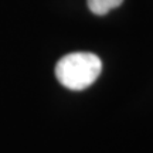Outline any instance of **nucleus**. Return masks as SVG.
I'll return each mask as SVG.
<instances>
[{
    "label": "nucleus",
    "instance_id": "nucleus-2",
    "mask_svg": "<svg viewBox=\"0 0 153 153\" xmlns=\"http://www.w3.org/2000/svg\"><path fill=\"white\" fill-rule=\"evenodd\" d=\"M122 1L123 0H87L89 10L98 16L109 13L112 9H116L118 6L122 4Z\"/></svg>",
    "mask_w": 153,
    "mask_h": 153
},
{
    "label": "nucleus",
    "instance_id": "nucleus-1",
    "mask_svg": "<svg viewBox=\"0 0 153 153\" xmlns=\"http://www.w3.org/2000/svg\"><path fill=\"white\" fill-rule=\"evenodd\" d=\"M102 71V61L94 53H71L55 65V76L62 87L82 91L91 87Z\"/></svg>",
    "mask_w": 153,
    "mask_h": 153
}]
</instances>
